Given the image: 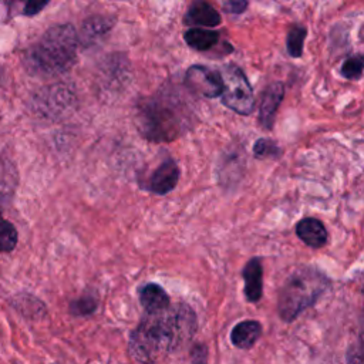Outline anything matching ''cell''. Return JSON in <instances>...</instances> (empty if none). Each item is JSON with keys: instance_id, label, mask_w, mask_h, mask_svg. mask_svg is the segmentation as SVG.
I'll return each mask as SVG.
<instances>
[{"instance_id": "5bb4252c", "label": "cell", "mask_w": 364, "mask_h": 364, "mask_svg": "<svg viewBox=\"0 0 364 364\" xmlns=\"http://www.w3.org/2000/svg\"><path fill=\"white\" fill-rule=\"evenodd\" d=\"M139 301L146 313L159 311L171 304L166 291L156 283H148L139 290Z\"/></svg>"}, {"instance_id": "9a60e30c", "label": "cell", "mask_w": 364, "mask_h": 364, "mask_svg": "<svg viewBox=\"0 0 364 364\" xmlns=\"http://www.w3.org/2000/svg\"><path fill=\"white\" fill-rule=\"evenodd\" d=\"M185 43L196 51H208L213 48L219 41V33L215 30L192 27L183 34Z\"/></svg>"}, {"instance_id": "30bf717a", "label": "cell", "mask_w": 364, "mask_h": 364, "mask_svg": "<svg viewBox=\"0 0 364 364\" xmlns=\"http://www.w3.org/2000/svg\"><path fill=\"white\" fill-rule=\"evenodd\" d=\"M183 21L189 26L216 27L222 23V16L206 0H193L185 13Z\"/></svg>"}, {"instance_id": "603a6c76", "label": "cell", "mask_w": 364, "mask_h": 364, "mask_svg": "<svg viewBox=\"0 0 364 364\" xmlns=\"http://www.w3.org/2000/svg\"><path fill=\"white\" fill-rule=\"evenodd\" d=\"M189 364H208V348L203 344H196L191 351Z\"/></svg>"}, {"instance_id": "7c38bea8", "label": "cell", "mask_w": 364, "mask_h": 364, "mask_svg": "<svg viewBox=\"0 0 364 364\" xmlns=\"http://www.w3.org/2000/svg\"><path fill=\"white\" fill-rule=\"evenodd\" d=\"M263 267L259 257L250 259L245 269H243V279H245V294L246 299L252 303L260 300L263 293Z\"/></svg>"}, {"instance_id": "2e32d148", "label": "cell", "mask_w": 364, "mask_h": 364, "mask_svg": "<svg viewBox=\"0 0 364 364\" xmlns=\"http://www.w3.org/2000/svg\"><path fill=\"white\" fill-rule=\"evenodd\" d=\"M50 0H7V9L11 16H36Z\"/></svg>"}, {"instance_id": "52a82bcc", "label": "cell", "mask_w": 364, "mask_h": 364, "mask_svg": "<svg viewBox=\"0 0 364 364\" xmlns=\"http://www.w3.org/2000/svg\"><path fill=\"white\" fill-rule=\"evenodd\" d=\"M284 97V85L280 81H274L269 84L260 98L259 107V124L264 129H272L276 118L277 108Z\"/></svg>"}, {"instance_id": "8992f818", "label": "cell", "mask_w": 364, "mask_h": 364, "mask_svg": "<svg viewBox=\"0 0 364 364\" xmlns=\"http://www.w3.org/2000/svg\"><path fill=\"white\" fill-rule=\"evenodd\" d=\"M185 85L192 92L206 98H216L223 90L220 73L202 64H193L186 70Z\"/></svg>"}, {"instance_id": "4fadbf2b", "label": "cell", "mask_w": 364, "mask_h": 364, "mask_svg": "<svg viewBox=\"0 0 364 364\" xmlns=\"http://www.w3.org/2000/svg\"><path fill=\"white\" fill-rule=\"evenodd\" d=\"M262 336V324L256 320H243L230 331V340L237 348H250Z\"/></svg>"}, {"instance_id": "3957f363", "label": "cell", "mask_w": 364, "mask_h": 364, "mask_svg": "<svg viewBox=\"0 0 364 364\" xmlns=\"http://www.w3.org/2000/svg\"><path fill=\"white\" fill-rule=\"evenodd\" d=\"M78 36L73 24L50 27L24 55L23 64L31 75L55 77L68 71L77 60Z\"/></svg>"}, {"instance_id": "cb8c5ba5", "label": "cell", "mask_w": 364, "mask_h": 364, "mask_svg": "<svg viewBox=\"0 0 364 364\" xmlns=\"http://www.w3.org/2000/svg\"><path fill=\"white\" fill-rule=\"evenodd\" d=\"M347 364H363L361 347L351 346L347 351Z\"/></svg>"}, {"instance_id": "5b68a950", "label": "cell", "mask_w": 364, "mask_h": 364, "mask_svg": "<svg viewBox=\"0 0 364 364\" xmlns=\"http://www.w3.org/2000/svg\"><path fill=\"white\" fill-rule=\"evenodd\" d=\"M220 75L223 82L222 102L236 114H252L255 108L253 90L242 68L236 64H228L223 67Z\"/></svg>"}, {"instance_id": "7402d4cb", "label": "cell", "mask_w": 364, "mask_h": 364, "mask_svg": "<svg viewBox=\"0 0 364 364\" xmlns=\"http://www.w3.org/2000/svg\"><path fill=\"white\" fill-rule=\"evenodd\" d=\"M220 3L223 10L232 14H240L249 6V0H220Z\"/></svg>"}, {"instance_id": "9c48e42d", "label": "cell", "mask_w": 364, "mask_h": 364, "mask_svg": "<svg viewBox=\"0 0 364 364\" xmlns=\"http://www.w3.org/2000/svg\"><path fill=\"white\" fill-rule=\"evenodd\" d=\"M115 20L108 16H91L87 20H84L78 36V44L82 47H90L100 41L115 24Z\"/></svg>"}, {"instance_id": "8fae6325", "label": "cell", "mask_w": 364, "mask_h": 364, "mask_svg": "<svg viewBox=\"0 0 364 364\" xmlns=\"http://www.w3.org/2000/svg\"><path fill=\"white\" fill-rule=\"evenodd\" d=\"M297 237L310 247H321L327 243L328 235L324 225L316 218H304L296 225Z\"/></svg>"}, {"instance_id": "44dd1931", "label": "cell", "mask_w": 364, "mask_h": 364, "mask_svg": "<svg viewBox=\"0 0 364 364\" xmlns=\"http://www.w3.org/2000/svg\"><path fill=\"white\" fill-rule=\"evenodd\" d=\"M97 307V303L91 297H82L71 303L73 314H91Z\"/></svg>"}, {"instance_id": "d6986e66", "label": "cell", "mask_w": 364, "mask_h": 364, "mask_svg": "<svg viewBox=\"0 0 364 364\" xmlns=\"http://www.w3.org/2000/svg\"><path fill=\"white\" fill-rule=\"evenodd\" d=\"M363 68H364V58L361 54H355L343 61L340 74L347 80H360L363 75Z\"/></svg>"}, {"instance_id": "ba28073f", "label": "cell", "mask_w": 364, "mask_h": 364, "mask_svg": "<svg viewBox=\"0 0 364 364\" xmlns=\"http://www.w3.org/2000/svg\"><path fill=\"white\" fill-rule=\"evenodd\" d=\"M179 181V168L173 159H165L151 175L148 189L156 195H166Z\"/></svg>"}, {"instance_id": "e0dca14e", "label": "cell", "mask_w": 364, "mask_h": 364, "mask_svg": "<svg viewBox=\"0 0 364 364\" xmlns=\"http://www.w3.org/2000/svg\"><path fill=\"white\" fill-rule=\"evenodd\" d=\"M306 36H307V28L304 26L296 24L290 28V31L287 33V37H286V50L290 57H293V58L301 57Z\"/></svg>"}, {"instance_id": "6da1fadb", "label": "cell", "mask_w": 364, "mask_h": 364, "mask_svg": "<svg viewBox=\"0 0 364 364\" xmlns=\"http://www.w3.org/2000/svg\"><path fill=\"white\" fill-rule=\"evenodd\" d=\"M196 331V316L185 303L146 313L145 318L131 333L128 351L142 364H154L186 344Z\"/></svg>"}, {"instance_id": "277c9868", "label": "cell", "mask_w": 364, "mask_h": 364, "mask_svg": "<svg viewBox=\"0 0 364 364\" xmlns=\"http://www.w3.org/2000/svg\"><path fill=\"white\" fill-rule=\"evenodd\" d=\"M330 282L327 276L311 266L294 270L279 293V314L282 320L290 323L300 316L303 310L317 301L327 290Z\"/></svg>"}, {"instance_id": "7a4b0ae2", "label": "cell", "mask_w": 364, "mask_h": 364, "mask_svg": "<svg viewBox=\"0 0 364 364\" xmlns=\"http://www.w3.org/2000/svg\"><path fill=\"white\" fill-rule=\"evenodd\" d=\"M192 122L185 100L172 90L158 91L136 108V127L152 142H169L181 136Z\"/></svg>"}, {"instance_id": "ffe728a7", "label": "cell", "mask_w": 364, "mask_h": 364, "mask_svg": "<svg viewBox=\"0 0 364 364\" xmlns=\"http://www.w3.org/2000/svg\"><path fill=\"white\" fill-rule=\"evenodd\" d=\"M280 154H282V149L272 139L259 138L255 142V145H253V155L256 158H259V159H263V158H277V156H280Z\"/></svg>"}, {"instance_id": "ac0fdd59", "label": "cell", "mask_w": 364, "mask_h": 364, "mask_svg": "<svg viewBox=\"0 0 364 364\" xmlns=\"http://www.w3.org/2000/svg\"><path fill=\"white\" fill-rule=\"evenodd\" d=\"M17 230L0 212V252H11L17 245Z\"/></svg>"}]
</instances>
